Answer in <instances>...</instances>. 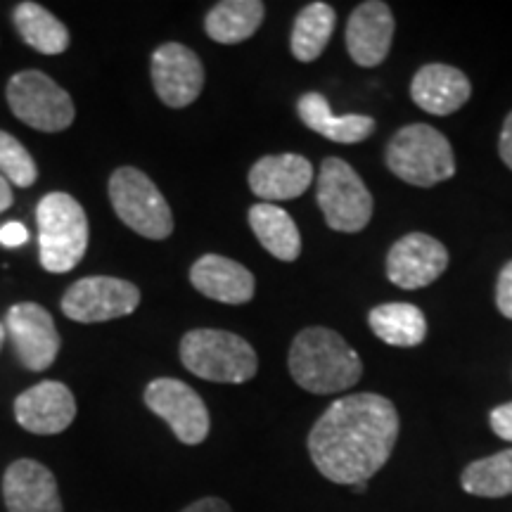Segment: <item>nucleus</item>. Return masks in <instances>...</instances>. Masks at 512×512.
Masks as SVG:
<instances>
[{
  "instance_id": "f8f14e48",
  "label": "nucleus",
  "mask_w": 512,
  "mask_h": 512,
  "mask_svg": "<svg viewBox=\"0 0 512 512\" xmlns=\"http://www.w3.org/2000/svg\"><path fill=\"white\" fill-rule=\"evenodd\" d=\"M152 83L166 107H188L204 88L202 60L183 43H164L152 55Z\"/></svg>"
},
{
  "instance_id": "f257e3e1",
  "label": "nucleus",
  "mask_w": 512,
  "mask_h": 512,
  "mask_svg": "<svg viewBox=\"0 0 512 512\" xmlns=\"http://www.w3.org/2000/svg\"><path fill=\"white\" fill-rule=\"evenodd\" d=\"M396 439L399 413L392 401L380 394H349L316 420L309 456L325 479L356 486L387 465Z\"/></svg>"
},
{
  "instance_id": "aec40b11",
  "label": "nucleus",
  "mask_w": 512,
  "mask_h": 512,
  "mask_svg": "<svg viewBox=\"0 0 512 512\" xmlns=\"http://www.w3.org/2000/svg\"><path fill=\"white\" fill-rule=\"evenodd\" d=\"M299 119L306 128H311L318 136L332 140L339 145H354L370 138L375 133V119L366 114H344L335 117L330 110V102L323 93L311 91L304 93L297 102Z\"/></svg>"
},
{
  "instance_id": "f704fd0d",
  "label": "nucleus",
  "mask_w": 512,
  "mask_h": 512,
  "mask_svg": "<svg viewBox=\"0 0 512 512\" xmlns=\"http://www.w3.org/2000/svg\"><path fill=\"white\" fill-rule=\"evenodd\" d=\"M351 489L356 491V494H366V489H368V484L363 482V484H356V486H351Z\"/></svg>"
},
{
  "instance_id": "ddd939ff",
  "label": "nucleus",
  "mask_w": 512,
  "mask_h": 512,
  "mask_svg": "<svg viewBox=\"0 0 512 512\" xmlns=\"http://www.w3.org/2000/svg\"><path fill=\"white\" fill-rule=\"evenodd\" d=\"M448 266V249L427 233H408L387 254V278L401 290H420L441 278Z\"/></svg>"
},
{
  "instance_id": "0eeeda50",
  "label": "nucleus",
  "mask_w": 512,
  "mask_h": 512,
  "mask_svg": "<svg viewBox=\"0 0 512 512\" xmlns=\"http://www.w3.org/2000/svg\"><path fill=\"white\" fill-rule=\"evenodd\" d=\"M112 207L124 226L147 240H164L174 233V214L155 181L136 166H121L110 178Z\"/></svg>"
},
{
  "instance_id": "7ed1b4c3",
  "label": "nucleus",
  "mask_w": 512,
  "mask_h": 512,
  "mask_svg": "<svg viewBox=\"0 0 512 512\" xmlns=\"http://www.w3.org/2000/svg\"><path fill=\"white\" fill-rule=\"evenodd\" d=\"M389 171L408 185L432 188L456 176V157L444 133L430 124H408L389 140Z\"/></svg>"
},
{
  "instance_id": "6e6552de",
  "label": "nucleus",
  "mask_w": 512,
  "mask_h": 512,
  "mask_svg": "<svg viewBox=\"0 0 512 512\" xmlns=\"http://www.w3.org/2000/svg\"><path fill=\"white\" fill-rule=\"evenodd\" d=\"M8 105L15 117L36 131L60 133L74 124V100L38 69L17 72L8 81Z\"/></svg>"
},
{
  "instance_id": "20e7f679",
  "label": "nucleus",
  "mask_w": 512,
  "mask_h": 512,
  "mask_svg": "<svg viewBox=\"0 0 512 512\" xmlns=\"http://www.w3.org/2000/svg\"><path fill=\"white\" fill-rule=\"evenodd\" d=\"M38 252L50 273L74 271L88 249V219L67 192H50L36 207Z\"/></svg>"
},
{
  "instance_id": "39448f33",
  "label": "nucleus",
  "mask_w": 512,
  "mask_h": 512,
  "mask_svg": "<svg viewBox=\"0 0 512 512\" xmlns=\"http://www.w3.org/2000/svg\"><path fill=\"white\" fill-rule=\"evenodd\" d=\"M181 361L207 382L245 384L259 370V358L247 339L228 330H190L181 339Z\"/></svg>"
},
{
  "instance_id": "393cba45",
  "label": "nucleus",
  "mask_w": 512,
  "mask_h": 512,
  "mask_svg": "<svg viewBox=\"0 0 512 512\" xmlns=\"http://www.w3.org/2000/svg\"><path fill=\"white\" fill-rule=\"evenodd\" d=\"M337 12L328 3H309L294 19L290 48L299 62H313L328 48Z\"/></svg>"
},
{
  "instance_id": "dca6fc26",
  "label": "nucleus",
  "mask_w": 512,
  "mask_h": 512,
  "mask_svg": "<svg viewBox=\"0 0 512 512\" xmlns=\"http://www.w3.org/2000/svg\"><path fill=\"white\" fill-rule=\"evenodd\" d=\"M8 512H64L57 479L38 460H15L3 475Z\"/></svg>"
},
{
  "instance_id": "423d86ee",
  "label": "nucleus",
  "mask_w": 512,
  "mask_h": 512,
  "mask_svg": "<svg viewBox=\"0 0 512 512\" xmlns=\"http://www.w3.org/2000/svg\"><path fill=\"white\" fill-rule=\"evenodd\" d=\"M316 200L325 223L337 233H361L373 219V195L354 166L339 157L320 164Z\"/></svg>"
},
{
  "instance_id": "72a5a7b5",
  "label": "nucleus",
  "mask_w": 512,
  "mask_h": 512,
  "mask_svg": "<svg viewBox=\"0 0 512 512\" xmlns=\"http://www.w3.org/2000/svg\"><path fill=\"white\" fill-rule=\"evenodd\" d=\"M5 337H8V330H5V325H3V323H0V351H3Z\"/></svg>"
},
{
  "instance_id": "2f4dec72",
  "label": "nucleus",
  "mask_w": 512,
  "mask_h": 512,
  "mask_svg": "<svg viewBox=\"0 0 512 512\" xmlns=\"http://www.w3.org/2000/svg\"><path fill=\"white\" fill-rule=\"evenodd\" d=\"M498 152H501V159L508 169H512V112L503 121L501 131V143H498Z\"/></svg>"
},
{
  "instance_id": "f3484780",
  "label": "nucleus",
  "mask_w": 512,
  "mask_h": 512,
  "mask_svg": "<svg viewBox=\"0 0 512 512\" xmlns=\"http://www.w3.org/2000/svg\"><path fill=\"white\" fill-rule=\"evenodd\" d=\"M313 183V166L306 157L292 155H268L261 157L249 169V188L256 197L268 204L280 200H297Z\"/></svg>"
},
{
  "instance_id": "4468645a",
  "label": "nucleus",
  "mask_w": 512,
  "mask_h": 512,
  "mask_svg": "<svg viewBox=\"0 0 512 512\" xmlns=\"http://www.w3.org/2000/svg\"><path fill=\"white\" fill-rule=\"evenodd\" d=\"M76 418V399L67 384L46 380L15 399V420L31 434H62Z\"/></svg>"
},
{
  "instance_id": "6ab92c4d",
  "label": "nucleus",
  "mask_w": 512,
  "mask_h": 512,
  "mask_svg": "<svg viewBox=\"0 0 512 512\" xmlns=\"http://www.w3.org/2000/svg\"><path fill=\"white\" fill-rule=\"evenodd\" d=\"M472 83L465 72L451 64H425L411 83V98L420 110L434 117H448L470 100Z\"/></svg>"
},
{
  "instance_id": "a211bd4d",
  "label": "nucleus",
  "mask_w": 512,
  "mask_h": 512,
  "mask_svg": "<svg viewBox=\"0 0 512 512\" xmlns=\"http://www.w3.org/2000/svg\"><path fill=\"white\" fill-rule=\"evenodd\" d=\"M190 283L204 297L221 304L252 302L256 280L249 268L221 254H204L190 268Z\"/></svg>"
},
{
  "instance_id": "9b49d317",
  "label": "nucleus",
  "mask_w": 512,
  "mask_h": 512,
  "mask_svg": "<svg viewBox=\"0 0 512 512\" xmlns=\"http://www.w3.org/2000/svg\"><path fill=\"white\" fill-rule=\"evenodd\" d=\"M5 330L12 339L19 363L27 370L43 373L60 354V332L55 328L53 316L41 304L22 302L10 306Z\"/></svg>"
},
{
  "instance_id": "412c9836",
  "label": "nucleus",
  "mask_w": 512,
  "mask_h": 512,
  "mask_svg": "<svg viewBox=\"0 0 512 512\" xmlns=\"http://www.w3.org/2000/svg\"><path fill=\"white\" fill-rule=\"evenodd\" d=\"M249 226L268 254L280 261H294L302 254V235L294 219L278 204L259 202L249 209Z\"/></svg>"
},
{
  "instance_id": "1a4fd4ad",
  "label": "nucleus",
  "mask_w": 512,
  "mask_h": 512,
  "mask_svg": "<svg viewBox=\"0 0 512 512\" xmlns=\"http://www.w3.org/2000/svg\"><path fill=\"white\" fill-rule=\"evenodd\" d=\"M145 406L159 415L176 439L185 446H197L209 437V408L202 396L176 377H157L145 387Z\"/></svg>"
},
{
  "instance_id": "4be33fe9",
  "label": "nucleus",
  "mask_w": 512,
  "mask_h": 512,
  "mask_svg": "<svg viewBox=\"0 0 512 512\" xmlns=\"http://www.w3.org/2000/svg\"><path fill=\"white\" fill-rule=\"evenodd\" d=\"M266 17V5L261 0H223L209 10L204 19V31L211 41L223 46L247 41L259 31Z\"/></svg>"
},
{
  "instance_id": "a878e982",
  "label": "nucleus",
  "mask_w": 512,
  "mask_h": 512,
  "mask_svg": "<svg viewBox=\"0 0 512 512\" xmlns=\"http://www.w3.org/2000/svg\"><path fill=\"white\" fill-rule=\"evenodd\" d=\"M460 484L479 498H503L512 494V448L496 456L475 460L463 470Z\"/></svg>"
},
{
  "instance_id": "bb28decb",
  "label": "nucleus",
  "mask_w": 512,
  "mask_h": 512,
  "mask_svg": "<svg viewBox=\"0 0 512 512\" xmlns=\"http://www.w3.org/2000/svg\"><path fill=\"white\" fill-rule=\"evenodd\" d=\"M0 176L17 188H29L38 178V166L27 147L5 131H0Z\"/></svg>"
},
{
  "instance_id": "7c9ffc66",
  "label": "nucleus",
  "mask_w": 512,
  "mask_h": 512,
  "mask_svg": "<svg viewBox=\"0 0 512 512\" xmlns=\"http://www.w3.org/2000/svg\"><path fill=\"white\" fill-rule=\"evenodd\" d=\"M181 512H233V510H230V505L223 501V498L207 496V498H200V501L185 505Z\"/></svg>"
},
{
  "instance_id": "f03ea898",
  "label": "nucleus",
  "mask_w": 512,
  "mask_h": 512,
  "mask_svg": "<svg viewBox=\"0 0 512 512\" xmlns=\"http://www.w3.org/2000/svg\"><path fill=\"white\" fill-rule=\"evenodd\" d=\"M292 380L311 394H337L361 382L363 363L354 347L330 328H306L287 356Z\"/></svg>"
},
{
  "instance_id": "2eb2a0df",
  "label": "nucleus",
  "mask_w": 512,
  "mask_h": 512,
  "mask_svg": "<svg viewBox=\"0 0 512 512\" xmlns=\"http://www.w3.org/2000/svg\"><path fill=\"white\" fill-rule=\"evenodd\" d=\"M392 8L382 0H368L351 12L347 22V50L358 67H380L394 41Z\"/></svg>"
},
{
  "instance_id": "473e14b6",
  "label": "nucleus",
  "mask_w": 512,
  "mask_h": 512,
  "mask_svg": "<svg viewBox=\"0 0 512 512\" xmlns=\"http://www.w3.org/2000/svg\"><path fill=\"white\" fill-rule=\"evenodd\" d=\"M12 207V185L0 176V214Z\"/></svg>"
},
{
  "instance_id": "b1692460",
  "label": "nucleus",
  "mask_w": 512,
  "mask_h": 512,
  "mask_svg": "<svg viewBox=\"0 0 512 512\" xmlns=\"http://www.w3.org/2000/svg\"><path fill=\"white\" fill-rule=\"evenodd\" d=\"M17 34L41 55H62L69 48V29L43 5L24 0L12 12Z\"/></svg>"
},
{
  "instance_id": "cd10ccee",
  "label": "nucleus",
  "mask_w": 512,
  "mask_h": 512,
  "mask_svg": "<svg viewBox=\"0 0 512 512\" xmlns=\"http://www.w3.org/2000/svg\"><path fill=\"white\" fill-rule=\"evenodd\" d=\"M496 306L505 318L512 320V261L503 266L496 285Z\"/></svg>"
},
{
  "instance_id": "c756f323",
  "label": "nucleus",
  "mask_w": 512,
  "mask_h": 512,
  "mask_svg": "<svg viewBox=\"0 0 512 512\" xmlns=\"http://www.w3.org/2000/svg\"><path fill=\"white\" fill-rule=\"evenodd\" d=\"M27 240H29V230L24 228L22 223L10 221L5 223V226H0V245L3 247H10V249L22 247L27 245Z\"/></svg>"
},
{
  "instance_id": "c85d7f7f",
  "label": "nucleus",
  "mask_w": 512,
  "mask_h": 512,
  "mask_svg": "<svg viewBox=\"0 0 512 512\" xmlns=\"http://www.w3.org/2000/svg\"><path fill=\"white\" fill-rule=\"evenodd\" d=\"M489 422H491V430H494L496 437L512 441V401L494 408L489 415Z\"/></svg>"
},
{
  "instance_id": "5701e85b",
  "label": "nucleus",
  "mask_w": 512,
  "mask_h": 512,
  "mask_svg": "<svg viewBox=\"0 0 512 512\" xmlns=\"http://www.w3.org/2000/svg\"><path fill=\"white\" fill-rule=\"evenodd\" d=\"M370 330L380 337L384 344L399 349H413L425 342L427 318L418 306L406 302L380 304L368 316Z\"/></svg>"
},
{
  "instance_id": "9d476101",
  "label": "nucleus",
  "mask_w": 512,
  "mask_h": 512,
  "mask_svg": "<svg viewBox=\"0 0 512 512\" xmlns=\"http://www.w3.org/2000/svg\"><path fill=\"white\" fill-rule=\"evenodd\" d=\"M140 304V290L133 283L110 275L81 278L64 292L62 313L76 323H105L131 316Z\"/></svg>"
}]
</instances>
